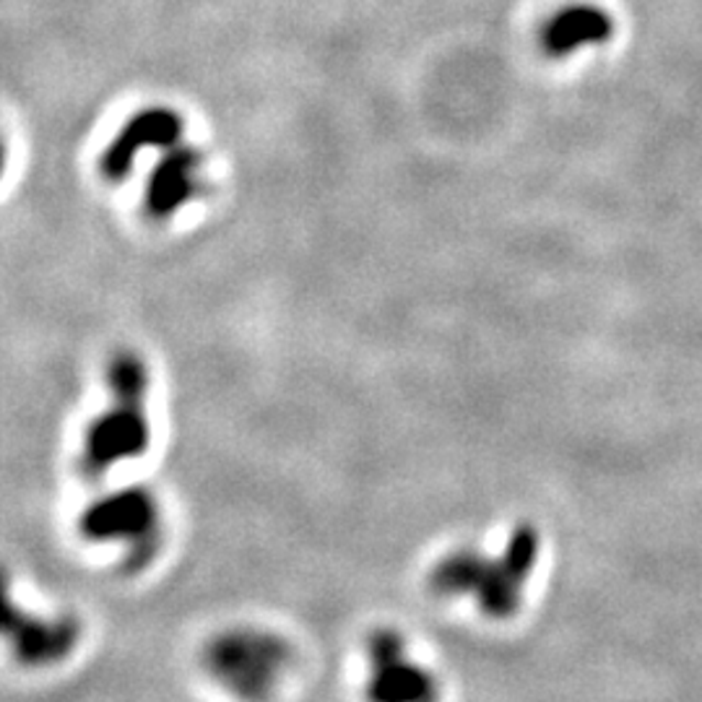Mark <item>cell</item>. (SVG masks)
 <instances>
[{
  "label": "cell",
  "mask_w": 702,
  "mask_h": 702,
  "mask_svg": "<svg viewBox=\"0 0 702 702\" xmlns=\"http://www.w3.org/2000/svg\"><path fill=\"white\" fill-rule=\"evenodd\" d=\"M107 404L86 427L81 471L99 479L123 463H133L152 446L149 421V370L135 351H118L107 364Z\"/></svg>",
  "instance_id": "cell-1"
},
{
  "label": "cell",
  "mask_w": 702,
  "mask_h": 702,
  "mask_svg": "<svg viewBox=\"0 0 702 702\" xmlns=\"http://www.w3.org/2000/svg\"><path fill=\"white\" fill-rule=\"evenodd\" d=\"M292 646L263 627H232L204 648L206 674L238 702H271L292 666Z\"/></svg>",
  "instance_id": "cell-2"
},
{
  "label": "cell",
  "mask_w": 702,
  "mask_h": 702,
  "mask_svg": "<svg viewBox=\"0 0 702 702\" xmlns=\"http://www.w3.org/2000/svg\"><path fill=\"white\" fill-rule=\"evenodd\" d=\"M78 531L99 547H118L128 568H143L162 547V507L146 486H123L86 505Z\"/></svg>",
  "instance_id": "cell-3"
},
{
  "label": "cell",
  "mask_w": 702,
  "mask_h": 702,
  "mask_svg": "<svg viewBox=\"0 0 702 702\" xmlns=\"http://www.w3.org/2000/svg\"><path fill=\"white\" fill-rule=\"evenodd\" d=\"M81 640V627L66 614H47L24 608L13 596L9 570L0 568V643L26 669H50L63 663Z\"/></svg>",
  "instance_id": "cell-4"
},
{
  "label": "cell",
  "mask_w": 702,
  "mask_h": 702,
  "mask_svg": "<svg viewBox=\"0 0 702 702\" xmlns=\"http://www.w3.org/2000/svg\"><path fill=\"white\" fill-rule=\"evenodd\" d=\"M368 702H437V684L421 666L406 661L404 637L377 629L370 637Z\"/></svg>",
  "instance_id": "cell-5"
},
{
  "label": "cell",
  "mask_w": 702,
  "mask_h": 702,
  "mask_svg": "<svg viewBox=\"0 0 702 702\" xmlns=\"http://www.w3.org/2000/svg\"><path fill=\"white\" fill-rule=\"evenodd\" d=\"M183 141V120L167 107H146L114 133L112 143L102 152V172L107 180H125L141 152H167L169 146Z\"/></svg>",
  "instance_id": "cell-6"
},
{
  "label": "cell",
  "mask_w": 702,
  "mask_h": 702,
  "mask_svg": "<svg viewBox=\"0 0 702 702\" xmlns=\"http://www.w3.org/2000/svg\"><path fill=\"white\" fill-rule=\"evenodd\" d=\"M204 183V156L198 149L175 143L164 156H160L156 167L146 185V209L156 219H167L188 206L198 196Z\"/></svg>",
  "instance_id": "cell-7"
},
{
  "label": "cell",
  "mask_w": 702,
  "mask_h": 702,
  "mask_svg": "<svg viewBox=\"0 0 702 702\" xmlns=\"http://www.w3.org/2000/svg\"><path fill=\"white\" fill-rule=\"evenodd\" d=\"M614 37L612 13L591 3L564 6L541 29V50L549 57L572 55L583 45H604Z\"/></svg>",
  "instance_id": "cell-8"
},
{
  "label": "cell",
  "mask_w": 702,
  "mask_h": 702,
  "mask_svg": "<svg viewBox=\"0 0 702 702\" xmlns=\"http://www.w3.org/2000/svg\"><path fill=\"white\" fill-rule=\"evenodd\" d=\"M526 580H520L515 572L507 568L503 560L492 562L484 560L482 572L474 585L476 604L482 606V612L492 619H511L520 608V585Z\"/></svg>",
  "instance_id": "cell-9"
},
{
  "label": "cell",
  "mask_w": 702,
  "mask_h": 702,
  "mask_svg": "<svg viewBox=\"0 0 702 702\" xmlns=\"http://www.w3.org/2000/svg\"><path fill=\"white\" fill-rule=\"evenodd\" d=\"M484 557H479L476 551L463 549L456 555L446 557L435 564L432 575H429V585L440 596H458V593H471L474 591L479 572H482Z\"/></svg>",
  "instance_id": "cell-10"
},
{
  "label": "cell",
  "mask_w": 702,
  "mask_h": 702,
  "mask_svg": "<svg viewBox=\"0 0 702 702\" xmlns=\"http://www.w3.org/2000/svg\"><path fill=\"white\" fill-rule=\"evenodd\" d=\"M520 580H528L536 560H539V534L534 526H518L507 539V547L500 557Z\"/></svg>",
  "instance_id": "cell-11"
},
{
  "label": "cell",
  "mask_w": 702,
  "mask_h": 702,
  "mask_svg": "<svg viewBox=\"0 0 702 702\" xmlns=\"http://www.w3.org/2000/svg\"><path fill=\"white\" fill-rule=\"evenodd\" d=\"M6 162H9V156H6V141H3V135H0V177H3Z\"/></svg>",
  "instance_id": "cell-12"
}]
</instances>
